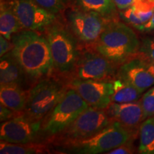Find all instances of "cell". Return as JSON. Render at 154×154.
<instances>
[{
  "mask_svg": "<svg viewBox=\"0 0 154 154\" xmlns=\"http://www.w3.org/2000/svg\"><path fill=\"white\" fill-rule=\"evenodd\" d=\"M10 52L22 67L28 79L36 81L54 70L49 44L45 36L36 31L21 30L11 39Z\"/></svg>",
  "mask_w": 154,
  "mask_h": 154,
  "instance_id": "cell-1",
  "label": "cell"
},
{
  "mask_svg": "<svg viewBox=\"0 0 154 154\" xmlns=\"http://www.w3.org/2000/svg\"><path fill=\"white\" fill-rule=\"evenodd\" d=\"M140 44L137 35L130 26L111 20L93 47L96 51L114 64H122L137 56Z\"/></svg>",
  "mask_w": 154,
  "mask_h": 154,
  "instance_id": "cell-2",
  "label": "cell"
},
{
  "mask_svg": "<svg viewBox=\"0 0 154 154\" xmlns=\"http://www.w3.org/2000/svg\"><path fill=\"white\" fill-rule=\"evenodd\" d=\"M138 131L125 126L119 121H113L109 126L86 139L62 146L67 153L97 154L110 151L123 144L134 140Z\"/></svg>",
  "mask_w": 154,
  "mask_h": 154,
  "instance_id": "cell-3",
  "label": "cell"
},
{
  "mask_svg": "<svg viewBox=\"0 0 154 154\" xmlns=\"http://www.w3.org/2000/svg\"><path fill=\"white\" fill-rule=\"evenodd\" d=\"M89 107L74 88H67L60 101L42 121L40 136L50 139L63 131Z\"/></svg>",
  "mask_w": 154,
  "mask_h": 154,
  "instance_id": "cell-4",
  "label": "cell"
},
{
  "mask_svg": "<svg viewBox=\"0 0 154 154\" xmlns=\"http://www.w3.org/2000/svg\"><path fill=\"white\" fill-rule=\"evenodd\" d=\"M45 36L51 50L54 70L63 75L72 73L80 55L77 38L62 25L54 23L46 29Z\"/></svg>",
  "mask_w": 154,
  "mask_h": 154,
  "instance_id": "cell-5",
  "label": "cell"
},
{
  "mask_svg": "<svg viewBox=\"0 0 154 154\" xmlns=\"http://www.w3.org/2000/svg\"><path fill=\"white\" fill-rule=\"evenodd\" d=\"M112 121L104 109L89 106L64 130L49 140L56 146L62 147L91 137L109 126Z\"/></svg>",
  "mask_w": 154,
  "mask_h": 154,
  "instance_id": "cell-6",
  "label": "cell"
},
{
  "mask_svg": "<svg viewBox=\"0 0 154 154\" xmlns=\"http://www.w3.org/2000/svg\"><path fill=\"white\" fill-rule=\"evenodd\" d=\"M67 88L59 81L44 79L28 91L24 113L36 122H42L60 101Z\"/></svg>",
  "mask_w": 154,
  "mask_h": 154,
  "instance_id": "cell-7",
  "label": "cell"
},
{
  "mask_svg": "<svg viewBox=\"0 0 154 154\" xmlns=\"http://www.w3.org/2000/svg\"><path fill=\"white\" fill-rule=\"evenodd\" d=\"M69 29L79 41L86 44L95 43L109 19L82 8L71 9L66 12Z\"/></svg>",
  "mask_w": 154,
  "mask_h": 154,
  "instance_id": "cell-8",
  "label": "cell"
},
{
  "mask_svg": "<svg viewBox=\"0 0 154 154\" xmlns=\"http://www.w3.org/2000/svg\"><path fill=\"white\" fill-rule=\"evenodd\" d=\"M115 65L97 51H86L80 54L72 73L74 79L109 80L114 76Z\"/></svg>",
  "mask_w": 154,
  "mask_h": 154,
  "instance_id": "cell-9",
  "label": "cell"
},
{
  "mask_svg": "<svg viewBox=\"0 0 154 154\" xmlns=\"http://www.w3.org/2000/svg\"><path fill=\"white\" fill-rule=\"evenodd\" d=\"M69 87L74 88L89 106L105 109L112 102L114 92L113 82L109 80H82L73 79Z\"/></svg>",
  "mask_w": 154,
  "mask_h": 154,
  "instance_id": "cell-10",
  "label": "cell"
},
{
  "mask_svg": "<svg viewBox=\"0 0 154 154\" xmlns=\"http://www.w3.org/2000/svg\"><path fill=\"white\" fill-rule=\"evenodd\" d=\"M12 4L22 29L46 31L57 19L56 14L42 8L35 0H15Z\"/></svg>",
  "mask_w": 154,
  "mask_h": 154,
  "instance_id": "cell-11",
  "label": "cell"
},
{
  "mask_svg": "<svg viewBox=\"0 0 154 154\" xmlns=\"http://www.w3.org/2000/svg\"><path fill=\"white\" fill-rule=\"evenodd\" d=\"M42 122H36L24 113L2 122L1 140L12 143L34 142L41 133Z\"/></svg>",
  "mask_w": 154,
  "mask_h": 154,
  "instance_id": "cell-12",
  "label": "cell"
},
{
  "mask_svg": "<svg viewBox=\"0 0 154 154\" xmlns=\"http://www.w3.org/2000/svg\"><path fill=\"white\" fill-rule=\"evenodd\" d=\"M117 78L131 84L142 94L154 85V76L148 69L146 61L138 57L122 63Z\"/></svg>",
  "mask_w": 154,
  "mask_h": 154,
  "instance_id": "cell-13",
  "label": "cell"
},
{
  "mask_svg": "<svg viewBox=\"0 0 154 154\" xmlns=\"http://www.w3.org/2000/svg\"><path fill=\"white\" fill-rule=\"evenodd\" d=\"M111 121H116L133 130H137L143 120L140 100L128 103L111 102L104 109Z\"/></svg>",
  "mask_w": 154,
  "mask_h": 154,
  "instance_id": "cell-14",
  "label": "cell"
},
{
  "mask_svg": "<svg viewBox=\"0 0 154 154\" xmlns=\"http://www.w3.org/2000/svg\"><path fill=\"white\" fill-rule=\"evenodd\" d=\"M153 13L154 0H136L129 8L120 11V16L128 24L143 32Z\"/></svg>",
  "mask_w": 154,
  "mask_h": 154,
  "instance_id": "cell-15",
  "label": "cell"
},
{
  "mask_svg": "<svg viewBox=\"0 0 154 154\" xmlns=\"http://www.w3.org/2000/svg\"><path fill=\"white\" fill-rule=\"evenodd\" d=\"M26 79H28L26 74L10 51L1 57V85H17L22 87Z\"/></svg>",
  "mask_w": 154,
  "mask_h": 154,
  "instance_id": "cell-16",
  "label": "cell"
},
{
  "mask_svg": "<svg viewBox=\"0 0 154 154\" xmlns=\"http://www.w3.org/2000/svg\"><path fill=\"white\" fill-rule=\"evenodd\" d=\"M22 29L13 7L12 2L1 1L0 8V33L4 37L11 40L12 36Z\"/></svg>",
  "mask_w": 154,
  "mask_h": 154,
  "instance_id": "cell-17",
  "label": "cell"
},
{
  "mask_svg": "<svg viewBox=\"0 0 154 154\" xmlns=\"http://www.w3.org/2000/svg\"><path fill=\"white\" fill-rule=\"evenodd\" d=\"M28 92L17 85H1L0 101L17 113H24Z\"/></svg>",
  "mask_w": 154,
  "mask_h": 154,
  "instance_id": "cell-18",
  "label": "cell"
},
{
  "mask_svg": "<svg viewBox=\"0 0 154 154\" xmlns=\"http://www.w3.org/2000/svg\"><path fill=\"white\" fill-rule=\"evenodd\" d=\"M80 8L99 14L112 20L117 14V7L113 0H76Z\"/></svg>",
  "mask_w": 154,
  "mask_h": 154,
  "instance_id": "cell-19",
  "label": "cell"
},
{
  "mask_svg": "<svg viewBox=\"0 0 154 154\" xmlns=\"http://www.w3.org/2000/svg\"><path fill=\"white\" fill-rule=\"evenodd\" d=\"M114 92L111 98L112 102L128 103L138 101L142 96V93L131 84L121 79L117 78L113 81Z\"/></svg>",
  "mask_w": 154,
  "mask_h": 154,
  "instance_id": "cell-20",
  "label": "cell"
},
{
  "mask_svg": "<svg viewBox=\"0 0 154 154\" xmlns=\"http://www.w3.org/2000/svg\"><path fill=\"white\" fill-rule=\"evenodd\" d=\"M49 153L47 146L36 142L27 143H12L1 140V154H39Z\"/></svg>",
  "mask_w": 154,
  "mask_h": 154,
  "instance_id": "cell-21",
  "label": "cell"
},
{
  "mask_svg": "<svg viewBox=\"0 0 154 154\" xmlns=\"http://www.w3.org/2000/svg\"><path fill=\"white\" fill-rule=\"evenodd\" d=\"M138 152L154 154V116L145 119L140 125Z\"/></svg>",
  "mask_w": 154,
  "mask_h": 154,
  "instance_id": "cell-22",
  "label": "cell"
},
{
  "mask_svg": "<svg viewBox=\"0 0 154 154\" xmlns=\"http://www.w3.org/2000/svg\"><path fill=\"white\" fill-rule=\"evenodd\" d=\"M143 120L154 116V85L151 87L140 98Z\"/></svg>",
  "mask_w": 154,
  "mask_h": 154,
  "instance_id": "cell-23",
  "label": "cell"
},
{
  "mask_svg": "<svg viewBox=\"0 0 154 154\" xmlns=\"http://www.w3.org/2000/svg\"><path fill=\"white\" fill-rule=\"evenodd\" d=\"M136 57L146 61H154V36H148L142 40Z\"/></svg>",
  "mask_w": 154,
  "mask_h": 154,
  "instance_id": "cell-24",
  "label": "cell"
},
{
  "mask_svg": "<svg viewBox=\"0 0 154 154\" xmlns=\"http://www.w3.org/2000/svg\"><path fill=\"white\" fill-rule=\"evenodd\" d=\"M38 5L42 8L57 14L66 9L69 3V0H35Z\"/></svg>",
  "mask_w": 154,
  "mask_h": 154,
  "instance_id": "cell-25",
  "label": "cell"
},
{
  "mask_svg": "<svg viewBox=\"0 0 154 154\" xmlns=\"http://www.w3.org/2000/svg\"><path fill=\"white\" fill-rule=\"evenodd\" d=\"M24 113H17L16 111L11 110L9 108L5 106L2 103L0 105V121L1 122H5L17 116L23 114Z\"/></svg>",
  "mask_w": 154,
  "mask_h": 154,
  "instance_id": "cell-26",
  "label": "cell"
},
{
  "mask_svg": "<svg viewBox=\"0 0 154 154\" xmlns=\"http://www.w3.org/2000/svg\"><path fill=\"white\" fill-rule=\"evenodd\" d=\"M133 141L128 142V143L123 144L119 147L112 149L109 152H107L108 154H131L134 153L135 152L134 145H133Z\"/></svg>",
  "mask_w": 154,
  "mask_h": 154,
  "instance_id": "cell-27",
  "label": "cell"
},
{
  "mask_svg": "<svg viewBox=\"0 0 154 154\" xmlns=\"http://www.w3.org/2000/svg\"><path fill=\"white\" fill-rule=\"evenodd\" d=\"M12 42L4 37L2 35L0 36V56L2 57L12 49Z\"/></svg>",
  "mask_w": 154,
  "mask_h": 154,
  "instance_id": "cell-28",
  "label": "cell"
},
{
  "mask_svg": "<svg viewBox=\"0 0 154 154\" xmlns=\"http://www.w3.org/2000/svg\"><path fill=\"white\" fill-rule=\"evenodd\" d=\"M113 1L116 6L117 9L120 11H123L129 8L136 0H113Z\"/></svg>",
  "mask_w": 154,
  "mask_h": 154,
  "instance_id": "cell-29",
  "label": "cell"
},
{
  "mask_svg": "<svg viewBox=\"0 0 154 154\" xmlns=\"http://www.w3.org/2000/svg\"><path fill=\"white\" fill-rule=\"evenodd\" d=\"M151 31H154V13L151 21L144 26L143 29V32H151Z\"/></svg>",
  "mask_w": 154,
  "mask_h": 154,
  "instance_id": "cell-30",
  "label": "cell"
},
{
  "mask_svg": "<svg viewBox=\"0 0 154 154\" xmlns=\"http://www.w3.org/2000/svg\"><path fill=\"white\" fill-rule=\"evenodd\" d=\"M146 66L149 71L154 76V61H146Z\"/></svg>",
  "mask_w": 154,
  "mask_h": 154,
  "instance_id": "cell-31",
  "label": "cell"
},
{
  "mask_svg": "<svg viewBox=\"0 0 154 154\" xmlns=\"http://www.w3.org/2000/svg\"><path fill=\"white\" fill-rule=\"evenodd\" d=\"M5 1H7V2H14L15 0H5Z\"/></svg>",
  "mask_w": 154,
  "mask_h": 154,
  "instance_id": "cell-32",
  "label": "cell"
}]
</instances>
